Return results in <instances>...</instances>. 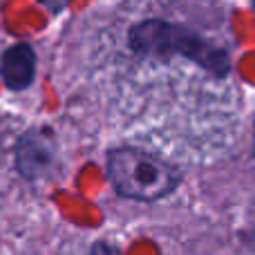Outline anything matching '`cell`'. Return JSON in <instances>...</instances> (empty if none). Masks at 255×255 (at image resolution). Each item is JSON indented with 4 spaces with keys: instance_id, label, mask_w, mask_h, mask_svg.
<instances>
[{
    "instance_id": "6da1fadb",
    "label": "cell",
    "mask_w": 255,
    "mask_h": 255,
    "mask_svg": "<svg viewBox=\"0 0 255 255\" xmlns=\"http://www.w3.org/2000/svg\"><path fill=\"white\" fill-rule=\"evenodd\" d=\"M128 43L136 54H172L199 65L217 79L231 74V56L199 31L168 20H143L130 29Z\"/></svg>"
},
{
    "instance_id": "3957f363",
    "label": "cell",
    "mask_w": 255,
    "mask_h": 255,
    "mask_svg": "<svg viewBox=\"0 0 255 255\" xmlns=\"http://www.w3.org/2000/svg\"><path fill=\"white\" fill-rule=\"evenodd\" d=\"M54 161V141L47 132L29 130L16 145V166L25 177H38Z\"/></svg>"
},
{
    "instance_id": "7a4b0ae2",
    "label": "cell",
    "mask_w": 255,
    "mask_h": 255,
    "mask_svg": "<svg viewBox=\"0 0 255 255\" xmlns=\"http://www.w3.org/2000/svg\"><path fill=\"white\" fill-rule=\"evenodd\" d=\"M108 175L115 190L139 202H154L179 186L181 172L168 161L136 148H117L108 157Z\"/></svg>"
},
{
    "instance_id": "5b68a950",
    "label": "cell",
    "mask_w": 255,
    "mask_h": 255,
    "mask_svg": "<svg viewBox=\"0 0 255 255\" xmlns=\"http://www.w3.org/2000/svg\"><path fill=\"white\" fill-rule=\"evenodd\" d=\"M90 255H121L119 253V249L117 247H112V244H108V242H97L92 247V253Z\"/></svg>"
},
{
    "instance_id": "277c9868",
    "label": "cell",
    "mask_w": 255,
    "mask_h": 255,
    "mask_svg": "<svg viewBox=\"0 0 255 255\" xmlns=\"http://www.w3.org/2000/svg\"><path fill=\"white\" fill-rule=\"evenodd\" d=\"M36 76V54L29 45L9 47L0 58V79L9 90H27Z\"/></svg>"
}]
</instances>
